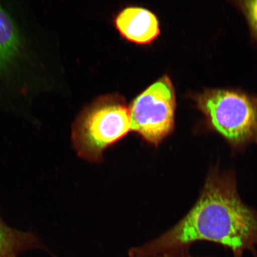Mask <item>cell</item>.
Listing matches in <instances>:
<instances>
[{
    "label": "cell",
    "instance_id": "ba28073f",
    "mask_svg": "<svg viewBox=\"0 0 257 257\" xmlns=\"http://www.w3.org/2000/svg\"><path fill=\"white\" fill-rule=\"evenodd\" d=\"M248 21L250 30L257 40V0L237 2Z\"/></svg>",
    "mask_w": 257,
    "mask_h": 257
},
{
    "label": "cell",
    "instance_id": "6da1fadb",
    "mask_svg": "<svg viewBox=\"0 0 257 257\" xmlns=\"http://www.w3.org/2000/svg\"><path fill=\"white\" fill-rule=\"evenodd\" d=\"M198 241L232 250L234 257L249 251L257 257V211L241 199L235 173L210 167L194 206L174 227L156 239L130 250L131 257H153L187 252Z\"/></svg>",
    "mask_w": 257,
    "mask_h": 257
},
{
    "label": "cell",
    "instance_id": "5b68a950",
    "mask_svg": "<svg viewBox=\"0 0 257 257\" xmlns=\"http://www.w3.org/2000/svg\"><path fill=\"white\" fill-rule=\"evenodd\" d=\"M115 24L124 38L138 44L149 43L160 34L156 15L142 8L123 9L115 18Z\"/></svg>",
    "mask_w": 257,
    "mask_h": 257
},
{
    "label": "cell",
    "instance_id": "3957f363",
    "mask_svg": "<svg viewBox=\"0 0 257 257\" xmlns=\"http://www.w3.org/2000/svg\"><path fill=\"white\" fill-rule=\"evenodd\" d=\"M209 127L234 152L257 144V98L226 89H210L195 96Z\"/></svg>",
    "mask_w": 257,
    "mask_h": 257
},
{
    "label": "cell",
    "instance_id": "9c48e42d",
    "mask_svg": "<svg viewBox=\"0 0 257 257\" xmlns=\"http://www.w3.org/2000/svg\"><path fill=\"white\" fill-rule=\"evenodd\" d=\"M153 257H194L189 255L187 252H182L178 253H168V254L161 255Z\"/></svg>",
    "mask_w": 257,
    "mask_h": 257
},
{
    "label": "cell",
    "instance_id": "52a82bcc",
    "mask_svg": "<svg viewBox=\"0 0 257 257\" xmlns=\"http://www.w3.org/2000/svg\"><path fill=\"white\" fill-rule=\"evenodd\" d=\"M20 46L18 29L11 16L0 5V69L14 59Z\"/></svg>",
    "mask_w": 257,
    "mask_h": 257
},
{
    "label": "cell",
    "instance_id": "30bf717a",
    "mask_svg": "<svg viewBox=\"0 0 257 257\" xmlns=\"http://www.w3.org/2000/svg\"><path fill=\"white\" fill-rule=\"evenodd\" d=\"M235 257H242V256H235Z\"/></svg>",
    "mask_w": 257,
    "mask_h": 257
},
{
    "label": "cell",
    "instance_id": "8992f818",
    "mask_svg": "<svg viewBox=\"0 0 257 257\" xmlns=\"http://www.w3.org/2000/svg\"><path fill=\"white\" fill-rule=\"evenodd\" d=\"M44 248L34 233L14 229L0 217V257H18L26 250Z\"/></svg>",
    "mask_w": 257,
    "mask_h": 257
},
{
    "label": "cell",
    "instance_id": "7a4b0ae2",
    "mask_svg": "<svg viewBox=\"0 0 257 257\" xmlns=\"http://www.w3.org/2000/svg\"><path fill=\"white\" fill-rule=\"evenodd\" d=\"M131 131L130 108L123 96H100L83 108L72 126V141L78 156L99 162L104 150Z\"/></svg>",
    "mask_w": 257,
    "mask_h": 257
},
{
    "label": "cell",
    "instance_id": "277c9868",
    "mask_svg": "<svg viewBox=\"0 0 257 257\" xmlns=\"http://www.w3.org/2000/svg\"><path fill=\"white\" fill-rule=\"evenodd\" d=\"M175 109V89L165 76L145 90L131 105V131L158 146L174 128Z\"/></svg>",
    "mask_w": 257,
    "mask_h": 257
}]
</instances>
